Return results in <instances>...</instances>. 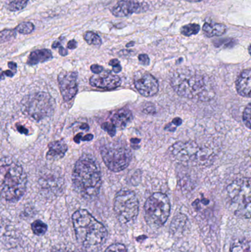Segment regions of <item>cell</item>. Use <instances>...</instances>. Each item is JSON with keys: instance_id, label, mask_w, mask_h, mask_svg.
Segmentation results:
<instances>
[{"instance_id": "obj_1", "label": "cell", "mask_w": 251, "mask_h": 252, "mask_svg": "<svg viewBox=\"0 0 251 252\" xmlns=\"http://www.w3.org/2000/svg\"><path fill=\"white\" fill-rule=\"evenodd\" d=\"M170 84L174 91L181 97L200 101H209L215 95L210 78L190 69H180L171 77Z\"/></svg>"}, {"instance_id": "obj_2", "label": "cell", "mask_w": 251, "mask_h": 252, "mask_svg": "<svg viewBox=\"0 0 251 252\" xmlns=\"http://www.w3.org/2000/svg\"><path fill=\"white\" fill-rule=\"evenodd\" d=\"M72 182L75 190L85 198L97 196L101 188V172L96 160L83 155L74 167Z\"/></svg>"}, {"instance_id": "obj_3", "label": "cell", "mask_w": 251, "mask_h": 252, "mask_svg": "<svg viewBox=\"0 0 251 252\" xmlns=\"http://www.w3.org/2000/svg\"><path fill=\"white\" fill-rule=\"evenodd\" d=\"M27 176L17 161L4 157L0 159V198L8 201L19 200L26 189Z\"/></svg>"}, {"instance_id": "obj_4", "label": "cell", "mask_w": 251, "mask_h": 252, "mask_svg": "<svg viewBox=\"0 0 251 252\" xmlns=\"http://www.w3.org/2000/svg\"><path fill=\"white\" fill-rule=\"evenodd\" d=\"M72 222L77 239L84 247L94 249L104 244L108 235L106 227L87 210L75 212Z\"/></svg>"}, {"instance_id": "obj_5", "label": "cell", "mask_w": 251, "mask_h": 252, "mask_svg": "<svg viewBox=\"0 0 251 252\" xmlns=\"http://www.w3.org/2000/svg\"><path fill=\"white\" fill-rule=\"evenodd\" d=\"M227 195L234 214L249 219L251 212L250 178L237 179L227 188Z\"/></svg>"}, {"instance_id": "obj_6", "label": "cell", "mask_w": 251, "mask_h": 252, "mask_svg": "<svg viewBox=\"0 0 251 252\" xmlns=\"http://www.w3.org/2000/svg\"><path fill=\"white\" fill-rule=\"evenodd\" d=\"M144 219L150 227L159 229L170 214V203L167 195L162 192L153 194L144 204Z\"/></svg>"}, {"instance_id": "obj_7", "label": "cell", "mask_w": 251, "mask_h": 252, "mask_svg": "<svg viewBox=\"0 0 251 252\" xmlns=\"http://www.w3.org/2000/svg\"><path fill=\"white\" fill-rule=\"evenodd\" d=\"M101 156L106 165L113 172L125 170L131 162V150L120 141L105 144L101 148Z\"/></svg>"}, {"instance_id": "obj_8", "label": "cell", "mask_w": 251, "mask_h": 252, "mask_svg": "<svg viewBox=\"0 0 251 252\" xmlns=\"http://www.w3.org/2000/svg\"><path fill=\"white\" fill-rule=\"evenodd\" d=\"M54 109V99L44 92L29 94L22 102V112L37 121L50 117Z\"/></svg>"}, {"instance_id": "obj_9", "label": "cell", "mask_w": 251, "mask_h": 252, "mask_svg": "<svg viewBox=\"0 0 251 252\" xmlns=\"http://www.w3.org/2000/svg\"><path fill=\"white\" fill-rule=\"evenodd\" d=\"M169 150L175 159L181 162L195 161L204 165L206 162L210 161L212 157L209 149L201 148L193 141L176 142Z\"/></svg>"}, {"instance_id": "obj_10", "label": "cell", "mask_w": 251, "mask_h": 252, "mask_svg": "<svg viewBox=\"0 0 251 252\" xmlns=\"http://www.w3.org/2000/svg\"><path fill=\"white\" fill-rule=\"evenodd\" d=\"M115 214L121 223L126 224L134 221L139 213V201L133 191H119L115 197Z\"/></svg>"}, {"instance_id": "obj_11", "label": "cell", "mask_w": 251, "mask_h": 252, "mask_svg": "<svg viewBox=\"0 0 251 252\" xmlns=\"http://www.w3.org/2000/svg\"><path fill=\"white\" fill-rule=\"evenodd\" d=\"M57 81L63 100L70 101L78 93V74L63 71L59 74Z\"/></svg>"}, {"instance_id": "obj_12", "label": "cell", "mask_w": 251, "mask_h": 252, "mask_svg": "<svg viewBox=\"0 0 251 252\" xmlns=\"http://www.w3.org/2000/svg\"><path fill=\"white\" fill-rule=\"evenodd\" d=\"M134 84L139 93L144 97H152L159 91V83L155 77L148 72L136 75Z\"/></svg>"}, {"instance_id": "obj_13", "label": "cell", "mask_w": 251, "mask_h": 252, "mask_svg": "<svg viewBox=\"0 0 251 252\" xmlns=\"http://www.w3.org/2000/svg\"><path fill=\"white\" fill-rule=\"evenodd\" d=\"M90 84L97 88L104 90H113L121 84V79L119 76L112 73L111 71H104L99 74H94L91 79Z\"/></svg>"}, {"instance_id": "obj_14", "label": "cell", "mask_w": 251, "mask_h": 252, "mask_svg": "<svg viewBox=\"0 0 251 252\" xmlns=\"http://www.w3.org/2000/svg\"><path fill=\"white\" fill-rule=\"evenodd\" d=\"M141 4L137 0H120L112 8V14L116 17H125L134 13H139Z\"/></svg>"}, {"instance_id": "obj_15", "label": "cell", "mask_w": 251, "mask_h": 252, "mask_svg": "<svg viewBox=\"0 0 251 252\" xmlns=\"http://www.w3.org/2000/svg\"><path fill=\"white\" fill-rule=\"evenodd\" d=\"M49 151L47 154V159L50 161H57L64 157L68 147L63 140L55 141L48 145Z\"/></svg>"}, {"instance_id": "obj_16", "label": "cell", "mask_w": 251, "mask_h": 252, "mask_svg": "<svg viewBox=\"0 0 251 252\" xmlns=\"http://www.w3.org/2000/svg\"><path fill=\"white\" fill-rule=\"evenodd\" d=\"M251 71L247 69L243 71L237 78L236 88L237 93L243 97H250L251 91Z\"/></svg>"}, {"instance_id": "obj_17", "label": "cell", "mask_w": 251, "mask_h": 252, "mask_svg": "<svg viewBox=\"0 0 251 252\" xmlns=\"http://www.w3.org/2000/svg\"><path fill=\"white\" fill-rule=\"evenodd\" d=\"M132 120V113L128 109H119L113 112L111 116V123L119 128H123L128 126Z\"/></svg>"}, {"instance_id": "obj_18", "label": "cell", "mask_w": 251, "mask_h": 252, "mask_svg": "<svg viewBox=\"0 0 251 252\" xmlns=\"http://www.w3.org/2000/svg\"><path fill=\"white\" fill-rule=\"evenodd\" d=\"M53 59V54L50 50L43 49V50H37L32 52L28 59V64L35 65L39 63L47 62Z\"/></svg>"}, {"instance_id": "obj_19", "label": "cell", "mask_w": 251, "mask_h": 252, "mask_svg": "<svg viewBox=\"0 0 251 252\" xmlns=\"http://www.w3.org/2000/svg\"><path fill=\"white\" fill-rule=\"evenodd\" d=\"M203 31L208 37L221 36L226 32L227 27L223 24L205 23Z\"/></svg>"}, {"instance_id": "obj_20", "label": "cell", "mask_w": 251, "mask_h": 252, "mask_svg": "<svg viewBox=\"0 0 251 252\" xmlns=\"http://www.w3.org/2000/svg\"><path fill=\"white\" fill-rule=\"evenodd\" d=\"M187 218L184 215L178 214L175 219L172 220L171 223V232L173 235H181L185 230L187 223Z\"/></svg>"}, {"instance_id": "obj_21", "label": "cell", "mask_w": 251, "mask_h": 252, "mask_svg": "<svg viewBox=\"0 0 251 252\" xmlns=\"http://www.w3.org/2000/svg\"><path fill=\"white\" fill-rule=\"evenodd\" d=\"M60 176L56 175H47L41 178V185L43 188L50 189H59L60 188Z\"/></svg>"}, {"instance_id": "obj_22", "label": "cell", "mask_w": 251, "mask_h": 252, "mask_svg": "<svg viewBox=\"0 0 251 252\" xmlns=\"http://www.w3.org/2000/svg\"><path fill=\"white\" fill-rule=\"evenodd\" d=\"M231 252H251V242L247 239H237L233 242Z\"/></svg>"}, {"instance_id": "obj_23", "label": "cell", "mask_w": 251, "mask_h": 252, "mask_svg": "<svg viewBox=\"0 0 251 252\" xmlns=\"http://www.w3.org/2000/svg\"><path fill=\"white\" fill-rule=\"evenodd\" d=\"M28 1L29 0H5L4 5L10 11H19L26 7Z\"/></svg>"}, {"instance_id": "obj_24", "label": "cell", "mask_w": 251, "mask_h": 252, "mask_svg": "<svg viewBox=\"0 0 251 252\" xmlns=\"http://www.w3.org/2000/svg\"><path fill=\"white\" fill-rule=\"evenodd\" d=\"M84 38L87 44L89 45H94L96 47H100L102 44V39L97 33L92 31H87L84 35Z\"/></svg>"}, {"instance_id": "obj_25", "label": "cell", "mask_w": 251, "mask_h": 252, "mask_svg": "<svg viewBox=\"0 0 251 252\" xmlns=\"http://www.w3.org/2000/svg\"><path fill=\"white\" fill-rule=\"evenodd\" d=\"M200 31V25L197 24H190L181 28V32L185 36L196 35Z\"/></svg>"}, {"instance_id": "obj_26", "label": "cell", "mask_w": 251, "mask_h": 252, "mask_svg": "<svg viewBox=\"0 0 251 252\" xmlns=\"http://www.w3.org/2000/svg\"><path fill=\"white\" fill-rule=\"evenodd\" d=\"M32 232L35 235H38V236H41V235H44L47 231V226L41 221V220H35L33 223H32Z\"/></svg>"}, {"instance_id": "obj_27", "label": "cell", "mask_w": 251, "mask_h": 252, "mask_svg": "<svg viewBox=\"0 0 251 252\" xmlns=\"http://www.w3.org/2000/svg\"><path fill=\"white\" fill-rule=\"evenodd\" d=\"M34 29H35V26H34L33 24L27 22L19 24L16 27L15 31H17L19 33L28 35V34H30L34 31Z\"/></svg>"}, {"instance_id": "obj_28", "label": "cell", "mask_w": 251, "mask_h": 252, "mask_svg": "<svg viewBox=\"0 0 251 252\" xmlns=\"http://www.w3.org/2000/svg\"><path fill=\"white\" fill-rule=\"evenodd\" d=\"M16 31L15 30L5 29L0 31V44L11 41L16 37Z\"/></svg>"}, {"instance_id": "obj_29", "label": "cell", "mask_w": 251, "mask_h": 252, "mask_svg": "<svg viewBox=\"0 0 251 252\" xmlns=\"http://www.w3.org/2000/svg\"><path fill=\"white\" fill-rule=\"evenodd\" d=\"M105 252H128V251L123 244H114L108 247Z\"/></svg>"}, {"instance_id": "obj_30", "label": "cell", "mask_w": 251, "mask_h": 252, "mask_svg": "<svg viewBox=\"0 0 251 252\" xmlns=\"http://www.w3.org/2000/svg\"><path fill=\"white\" fill-rule=\"evenodd\" d=\"M251 104L249 103L247 107L245 109L244 112H243V121H244V124H246V126L249 128L251 127Z\"/></svg>"}, {"instance_id": "obj_31", "label": "cell", "mask_w": 251, "mask_h": 252, "mask_svg": "<svg viewBox=\"0 0 251 252\" xmlns=\"http://www.w3.org/2000/svg\"><path fill=\"white\" fill-rule=\"evenodd\" d=\"M102 127L104 130H107L112 136H114L116 133V127L112 123H105Z\"/></svg>"}, {"instance_id": "obj_32", "label": "cell", "mask_w": 251, "mask_h": 252, "mask_svg": "<svg viewBox=\"0 0 251 252\" xmlns=\"http://www.w3.org/2000/svg\"><path fill=\"white\" fill-rule=\"evenodd\" d=\"M109 64L113 66V70L115 73H119L122 70V66L117 59H113V60L110 61Z\"/></svg>"}, {"instance_id": "obj_33", "label": "cell", "mask_w": 251, "mask_h": 252, "mask_svg": "<svg viewBox=\"0 0 251 252\" xmlns=\"http://www.w3.org/2000/svg\"><path fill=\"white\" fill-rule=\"evenodd\" d=\"M139 61L143 65H148L150 63V59L146 54H141L139 56Z\"/></svg>"}, {"instance_id": "obj_34", "label": "cell", "mask_w": 251, "mask_h": 252, "mask_svg": "<svg viewBox=\"0 0 251 252\" xmlns=\"http://www.w3.org/2000/svg\"><path fill=\"white\" fill-rule=\"evenodd\" d=\"M91 70L94 74H99L100 72H103V66H100V65L94 64L91 66Z\"/></svg>"}, {"instance_id": "obj_35", "label": "cell", "mask_w": 251, "mask_h": 252, "mask_svg": "<svg viewBox=\"0 0 251 252\" xmlns=\"http://www.w3.org/2000/svg\"><path fill=\"white\" fill-rule=\"evenodd\" d=\"M52 252H82L80 251H76V250H70L69 248H60L56 249V250H53Z\"/></svg>"}, {"instance_id": "obj_36", "label": "cell", "mask_w": 251, "mask_h": 252, "mask_svg": "<svg viewBox=\"0 0 251 252\" xmlns=\"http://www.w3.org/2000/svg\"><path fill=\"white\" fill-rule=\"evenodd\" d=\"M68 48L71 49V50H74V49L77 48L78 47V43L75 40H71L68 42L67 44Z\"/></svg>"}, {"instance_id": "obj_37", "label": "cell", "mask_w": 251, "mask_h": 252, "mask_svg": "<svg viewBox=\"0 0 251 252\" xmlns=\"http://www.w3.org/2000/svg\"><path fill=\"white\" fill-rule=\"evenodd\" d=\"M8 66L10 69H11L12 72H16V68H17V65H16V63L14 62H9Z\"/></svg>"}, {"instance_id": "obj_38", "label": "cell", "mask_w": 251, "mask_h": 252, "mask_svg": "<svg viewBox=\"0 0 251 252\" xmlns=\"http://www.w3.org/2000/svg\"><path fill=\"white\" fill-rule=\"evenodd\" d=\"M59 53H60V56H66L68 54V52L66 49L60 46V47H59Z\"/></svg>"}, {"instance_id": "obj_39", "label": "cell", "mask_w": 251, "mask_h": 252, "mask_svg": "<svg viewBox=\"0 0 251 252\" xmlns=\"http://www.w3.org/2000/svg\"><path fill=\"white\" fill-rule=\"evenodd\" d=\"M93 139V136L91 134H88L86 136H84V137H82V140L84 141H89Z\"/></svg>"}, {"instance_id": "obj_40", "label": "cell", "mask_w": 251, "mask_h": 252, "mask_svg": "<svg viewBox=\"0 0 251 252\" xmlns=\"http://www.w3.org/2000/svg\"><path fill=\"white\" fill-rule=\"evenodd\" d=\"M4 74L5 76L13 77V75H14V72H12V71L7 70L4 71Z\"/></svg>"}, {"instance_id": "obj_41", "label": "cell", "mask_w": 251, "mask_h": 252, "mask_svg": "<svg viewBox=\"0 0 251 252\" xmlns=\"http://www.w3.org/2000/svg\"><path fill=\"white\" fill-rule=\"evenodd\" d=\"M60 41H55L54 43H53V45H52V47H53V49L57 48V47H60Z\"/></svg>"}, {"instance_id": "obj_42", "label": "cell", "mask_w": 251, "mask_h": 252, "mask_svg": "<svg viewBox=\"0 0 251 252\" xmlns=\"http://www.w3.org/2000/svg\"><path fill=\"white\" fill-rule=\"evenodd\" d=\"M181 123H182V121H181V120L180 119V118H176V119H175L173 121V124H175V126L181 125Z\"/></svg>"}, {"instance_id": "obj_43", "label": "cell", "mask_w": 251, "mask_h": 252, "mask_svg": "<svg viewBox=\"0 0 251 252\" xmlns=\"http://www.w3.org/2000/svg\"><path fill=\"white\" fill-rule=\"evenodd\" d=\"M4 77H5V75H4V71H2L1 69H0V81H2V80H4Z\"/></svg>"}, {"instance_id": "obj_44", "label": "cell", "mask_w": 251, "mask_h": 252, "mask_svg": "<svg viewBox=\"0 0 251 252\" xmlns=\"http://www.w3.org/2000/svg\"><path fill=\"white\" fill-rule=\"evenodd\" d=\"M134 44H135V43H134V41H131V42L128 43V44H126V47H132V46L134 45Z\"/></svg>"}, {"instance_id": "obj_45", "label": "cell", "mask_w": 251, "mask_h": 252, "mask_svg": "<svg viewBox=\"0 0 251 252\" xmlns=\"http://www.w3.org/2000/svg\"><path fill=\"white\" fill-rule=\"evenodd\" d=\"M187 1H190V2H198V1H201L203 0H187Z\"/></svg>"}]
</instances>
